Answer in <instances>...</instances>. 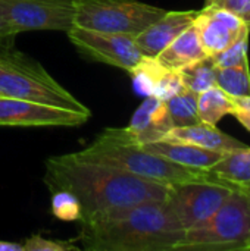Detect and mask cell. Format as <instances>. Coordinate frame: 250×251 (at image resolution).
Listing matches in <instances>:
<instances>
[{
    "label": "cell",
    "instance_id": "16",
    "mask_svg": "<svg viewBox=\"0 0 250 251\" xmlns=\"http://www.w3.org/2000/svg\"><path fill=\"white\" fill-rule=\"evenodd\" d=\"M144 150L150 153H156L164 156L178 165L199 169V171H209L224 153L206 150L197 146L184 144V143H168V141H155L141 146Z\"/></svg>",
    "mask_w": 250,
    "mask_h": 251
},
{
    "label": "cell",
    "instance_id": "29",
    "mask_svg": "<svg viewBox=\"0 0 250 251\" xmlns=\"http://www.w3.org/2000/svg\"><path fill=\"white\" fill-rule=\"evenodd\" d=\"M0 251H22V244L0 240Z\"/></svg>",
    "mask_w": 250,
    "mask_h": 251
},
{
    "label": "cell",
    "instance_id": "24",
    "mask_svg": "<svg viewBox=\"0 0 250 251\" xmlns=\"http://www.w3.org/2000/svg\"><path fill=\"white\" fill-rule=\"evenodd\" d=\"M52 212L57 219L65 222L81 219V206L78 200L66 191L52 193Z\"/></svg>",
    "mask_w": 250,
    "mask_h": 251
},
{
    "label": "cell",
    "instance_id": "5",
    "mask_svg": "<svg viewBox=\"0 0 250 251\" xmlns=\"http://www.w3.org/2000/svg\"><path fill=\"white\" fill-rule=\"evenodd\" d=\"M177 250H250V207L246 197L234 190L209 219L186 231Z\"/></svg>",
    "mask_w": 250,
    "mask_h": 251
},
{
    "label": "cell",
    "instance_id": "6",
    "mask_svg": "<svg viewBox=\"0 0 250 251\" xmlns=\"http://www.w3.org/2000/svg\"><path fill=\"white\" fill-rule=\"evenodd\" d=\"M165 13L139 0H75L74 25L136 37Z\"/></svg>",
    "mask_w": 250,
    "mask_h": 251
},
{
    "label": "cell",
    "instance_id": "27",
    "mask_svg": "<svg viewBox=\"0 0 250 251\" xmlns=\"http://www.w3.org/2000/svg\"><path fill=\"white\" fill-rule=\"evenodd\" d=\"M233 99V113L234 116L250 132V97H231Z\"/></svg>",
    "mask_w": 250,
    "mask_h": 251
},
{
    "label": "cell",
    "instance_id": "28",
    "mask_svg": "<svg viewBox=\"0 0 250 251\" xmlns=\"http://www.w3.org/2000/svg\"><path fill=\"white\" fill-rule=\"evenodd\" d=\"M18 35L16 31H13L1 18H0V47L1 46H13L15 37Z\"/></svg>",
    "mask_w": 250,
    "mask_h": 251
},
{
    "label": "cell",
    "instance_id": "23",
    "mask_svg": "<svg viewBox=\"0 0 250 251\" xmlns=\"http://www.w3.org/2000/svg\"><path fill=\"white\" fill-rule=\"evenodd\" d=\"M248 49H249V32L243 34L237 41H234L230 47L224 51L211 56L217 68H231L249 63L248 59Z\"/></svg>",
    "mask_w": 250,
    "mask_h": 251
},
{
    "label": "cell",
    "instance_id": "4",
    "mask_svg": "<svg viewBox=\"0 0 250 251\" xmlns=\"http://www.w3.org/2000/svg\"><path fill=\"white\" fill-rule=\"evenodd\" d=\"M0 96L91 115L90 109L63 88L37 60L13 46L0 47Z\"/></svg>",
    "mask_w": 250,
    "mask_h": 251
},
{
    "label": "cell",
    "instance_id": "22",
    "mask_svg": "<svg viewBox=\"0 0 250 251\" xmlns=\"http://www.w3.org/2000/svg\"><path fill=\"white\" fill-rule=\"evenodd\" d=\"M215 85L231 97H250L249 63L231 68H217Z\"/></svg>",
    "mask_w": 250,
    "mask_h": 251
},
{
    "label": "cell",
    "instance_id": "11",
    "mask_svg": "<svg viewBox=\"0 0 250 251\" xmlns=\"http://www.w3.org/2000/svg\"><path fill=\"white\" fill-rule=\"evenodd\" d=\"M193 26L208 56L224 51L243 34L250 32L249 26L236 15L212 6H205L202 10H197Z\"/></svg>",
    "mask_w": 250,
    "mask_h": 251
},
{
    "label": "cell",
    "instance_id": "17",
    "mask_svg": "<svg viewBox=\"0 0 250 251\" xmlns=\"http://www.w3.org/2000/svg\"><path fill=\"white\" fill-rule=\"evenodd\" d=\"M206 51L199 40L196 28L192 25L168 44L155 59L171 71H180L203 57Z\"/></svg>",
    "mask_w": 250,
    "mask_h": 251
},
{
    "label": "cell",
    "instance_id": "3",
    "mask_svg": "<svg viewBox=\"0 0 250 251\" xmlns=\"http://www.w3.org/2000/svg\"><path fill=\"white\" fill-rule=\"evenodd\" d=\"M81 153L165 185L192 181H214L208 171L192 169L144 150L127 128H108L102 131L87 149L81 150Z\"/></svg>",
    "mask_w": 250,
    "mask_h": 251
},
{
    "label": "cell",
    "instance_id": "21",
    "mask_svg": "<svg viewBox=\"0 0 250 251\" xmlns=\"http://www.w3.org/2000/svg\"><path fill=\"white\" fill-rule=\"evenodd\" d=\"M217 66L211 56H206L178 71L183 85L194 93H202L215 85Z\"/></svg>",
    "mask_w": 250,
    "mask_h": 251
},
{
    "label": "cell",
    "instance_id": "2",
    "mask_svg": "<svg viewBox=\"0 0 250 251\" xmlns=\"http://www.w3.org/2000/svg\"><path fill=\"white\" fill-rule=\"evenodd\" d=\"M80 224L78 237L88 251L177 250L186 235L167 201L115 206Z\"/></svg>",
    "mask_w": 250,
    "mask_h": 251
},
{
    "label": "cell",
    "instance_id": "25",
    "mask_svg": "<svg viewBox=\"0 0 250 251\" xmlns=\"http://www.w3.org/2000/svg\"><path fill=\"white\" fill-rule=\"evenodd\" d=\"M77 251L80 250L75 244L68 241L49 240L41 235H32L22 244V251Z\"/></svg>",
    "mask_w": 250,
    "mask_h": 251
},
{
    "label": "cell",
    "instance_id": "13",
    "mask_svg": "<svg viewBox=\"0 0 250 251\" xmlns=\"http://www.w3.org/2000/svg\"><path fill=\"white\" fill-rule=\"evenodd\" d=\"M130 74L137 93L146 97L153 96L161 100H168L184 88L178 71L165 68L155 57L144 56Z\"/></svg>",
    "mask_w": 250,
    "mask_h": 251
},
{
    "label": "cell",
    "instance_id": "15",
    "mask_svg": "<svg viewBox=\"0 0 250 251\" xmlns=\"http://www.w3.org/2000/svg\"><path fill=\"white\" fill-rule=\"evenodd\" d=\"M161 141L184 143V144H192V146H197V147L212 150V151H220V153L246 147L245 143L227 135L217 126L205 124V122H199V124L189 125V126L172 128Z\"/></svg>",
    "mask_w": 250,
    "mask_h": 251
},
{
    "label": "cell",
    "instance_id": "12",
    "mask_svg": "<svg viewBox=\"0 0 250 251\" xmlns=\"http://www.w3.org/2000/svg\"><path fill=\"white\" fill-rule=\"evenodd\" d=\"M197 10L167 12L144 31L136 35V44L143 56L156 57L183 31L193 25Z\"/></svg>",
    "mask_w": 250,
    "mask_h": 251
},
{
    "label": "cell",
    "instance_id": "1",
    "mask_svg": "<svg viewBox=\"0 0 250 251\" xmlns=\"http://www.w3.org/2000/svg\"><path fill=\"white\" fill-rule=\"evenodd\" d=\"M44 184L50 193L66 191L81 206V219L106 209L141 201H167L169 185L137 176L81 151L46 160Z\"/></svg>",
    "mask_w": 250,
    "mask_h": 251
},
{
    "label": "cell",
    "instance_id": "20",
    "mask_svg": "<svg viewBox=\"0 0 250 251\" xmlns=\"http://www.w3.org/2000/svg\"><path fill=\"white\" fill-rule=\"evenodd\" d=\"M165 103L174 128L189 126L200 122L197 113V93L184 87L180 93L165 100Z\"/></svg>",
    "mask_w": 250,
    "mask_h": 251
},
{
    "label": "cell",
    "instance_id": "8",
    "mask_svg": "<svg viewBox=\"0 0 250 251\" xmlns=\"http://www.w3.org/2000/svg\"><path fill=\"white\" fill-rule=\"evenodd\" d=\"M234 190L215 181H192L169 185L167 203L183 228L192 229L209 219Z\"/></svg>",
    "mask_w": 250,
    "mask_h": 251
},
{
    "label": "cell",
    "instance_id": "10",
    "mask_svg": "<svg viewBox=\"0 0 250 251\" xmlns=\"http://www.w3.org/2000/svg\"><path fill=\"white\" fill-rule=\"evenodd\" d=\"M91 115L0 96V126H80Z\"/></svg>",
    "mask_w": 250,
    "mask_h": 251
},
{
    "label": "cell",
    "instance_id": "30",
    "mask_svg": "<svg viewBox=\"0 0 250 251\" xmlns=\"http://www.w3.org/2000/svg\"><path fill=\"white\" fill-rule=\"evenodd\" d=\"M234 190H239L245 197H246V200H248V203H249V207H250V184H246V185H240V187H236Z\"/></svg>",
    "mask_w": 250,
    "mask_h": 251
},
{
    "label": "cell",
    "instance_id": "19",
    "mask_svg": "<svg viewBox=\"0 0 250 251\" xmlns=\"http://www.w3.org/2000/svg\"><path fill=\"white\" fill-rule=\"evenodd\" d=\"M233 109L234 104L231 96L217 85L197 94V113L200 122L217 126L224 116L233 113Z\"/></svg>",
    "mask_w": 250,
    "mask_h": 251
},
{
    "label": "cell",
    "instance_id": "7",
    "mask_svg": "<svg viewBox=\"0 0 250 251\" xmlns=\"http://www.w3.org/2000/svg\"><path fill=\"white\" fill-rule=\"evenodd\" d=\"M75 0H0V18L18 34L68 31L74 25Z\"/></svg>",
    "mask_w": 250,
    "mask_h": 251
},
{
    "label": "cell",
    "instance_id": "9",
    "mask_svg": "<svg viewBox=\"0 0 250 251\" xmlns=\"http://www.w3.org/2000/svg\"><path fill=\"white\" fill-rule=\"evenodd\" d=\"M66 32L69 41L81 54L100 63L130 72L144 57L136 44V37L133 35L85 29L75 25Z\"/></svg>",
    "mask_w": 250,
    "mask_h": 251
},
{
    "label": "cell",
    "instance_id": "14",
    "mask_svg": "<svg viewBox=\"0 0 250 251\" xmlns=\"http://www.w3.org/2000/svg\"><path fill=\"white\" fill-rule=\"evenodd\" d=\"M125 128L133 138L143 146L161 141L174 126L165 100L147 96L146 100L137 107L128 126Z\"/></svg>",
    "mask_w": 250,
    "mask_h": 251
},
{
    "label": "cell",
    "instance_id": "26",
    "mask_svg": "<svg viewBox=\"0 0 250 251\" xmlns=\"http://www.w3.org/2000/svg\"><path fill=\"white\" fill-rule=\"evenodd\" d=\"M205 6L228 10L250 28V0H206Z\"/></svg>",
    "mask_w": 250,
    "mask_h": 251
},
{
    "label": "cell",
    "instance_id": "18",
    "mask_svg": "<svg viewBox=\"0 0 250 251\" xmlns=\"http://www.w3.org/2000/svg\"><path fill=\"white\" fill-rule=\"evenodd\" d=\"M208 172L215 182L228 185L233 190L250 184V147L225 151Z\"/></svg>",
    "mask_w": 250,
    "mask_h": 251
}]
</instances>
